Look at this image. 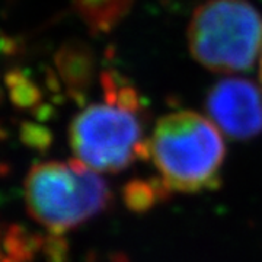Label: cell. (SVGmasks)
Wrapping results in <instances>:
<instances>
[{
    "mask_svg": "<svg viewBox=\"0 0 262 262\" xmlns=\"http://www.w3.org/2000/svg\"><path fill=\"white\" fill-rule=\"evenodd\" d=\"M222 131L194 111L162 117L147 140V158L169 191L196 192L215 185L225 162Z\"/></svg>",
    "mask_w": 262,
    "mask_h": 262,
    "instance_id": "cell-2",
    "label": "cell"
},
{
    "mask_svg": "<svg viewBox=\"0 0 262 262\" xmlns=\"http://www.w3.org/2000/svg\"><path fill=\"white\" fill-rule=\"evenodd\" d=\"M206 110L217 128L234 140H248L262 131V91L246 79H225L206 98Z\"/></svg>",
    "mask_w": 262,
    "mask_h": 262,
    "instance_id": "cell-5",
    "label": "cell"
},
{
    "mask_svg": "<svg viewBox=\"0 0 262 262\" xmlns=\"http://www.w3.org/2000/svg\"><path fill=\"white\" fill-rule=\"evenodd\" d=\"M103 101L86 106L70 125L76 159L95 172H120L147 158L140 101L130 84L102 76Z\"/></svg>",
    "mask_w": 262,
    "mask_h": 262,
    "instance_id": "cell-1",
    "label": "cell"
},
{
    "mask_svg": "<svg viewBox=\"0 0 262 262\" xmlns=\"http://www.w3.org/2000/svg\"><path fill=\"white\" fill-rule=\"evenodd\" d=\"M25 194L32 217L53 232L82 225L102 211L110 201L106 182L77 159L34 166Z\"/></svg>",
    "mask_w": 262,
    "mask_h": 262,
    "instance_id": "cell-4",
    "label": "cell"
},
{
    "mask_svg": "<svg viewBox=\"0 0 262 262\" xmlns=\"http://www.w3.org/2000/svg\"><path fill=\"white\" fill-rule=\"evenodd\" d=\"M188 46L211 72H245L262 54L261 13L248 0H207L194 10Z\"/></svg>",
    "mask_w": 262,
    "mask_h": 262,
    "instance_id": "cell-3",
    "label": "cell"
},
{
    "mask_svg": "<svg viewBox=\"0 0 262 262\" xmlns=\"http://www.w3.org/2000/svg\"><path fill=\"white\" fill-rule=\"evenodd\" d=\"M259 76H261V82H262V54H261V63H259Z\"/></svg>",
    "mask_w": 262,
    "mask_h": 262,
    "instance_id": "cell-6",
    "label": "cell"
}]
</instances>
